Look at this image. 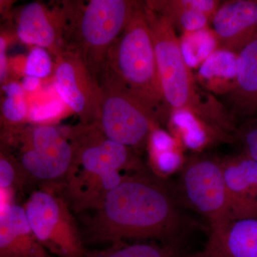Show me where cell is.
Returning <instances> with one entry per match:
<instances>
[{"label": "cell", "mask_w": 257, "mask_h": 257, "mask_svg": "<svg viewBox=\"0 0 257 257\" xmlns=\"http://www.w3.org/2000/svg\"><path fill=\"white\" fill-rule=\"evenodd\" d=\"M84 224L87 242L152 240L181 244L187 221L164 177L145 168L125 175Z\"/></svg>", "instance_id": "6da1fadb"}, {"label": "cell", "mask_w": 257, "mask_h": 257, "mask_svg": "<svg viewBox=\"0 0 257 257\" xmlns=\"http://www.w3.org/2000/svg\"><path fill=\"white\" fill-rule=\"evenodd\" d=\"M74 156L59 194L74 214L96 211L124 178L121 171L147 168L135 150L104 136L99 125L76 133Z\"/></svg>", "instance_id": "7a4b0ae2"}, {"label": "cell", "mask_w": 257, "mask_h": 257, "mask_svg": "<svg viewBox=\"0 0 257 257\" xmlns=\"http://www.w3.org/2000/svg\"><path fill=\"white\" fill-rule=\"evenodd\" d=\"M150 29L164 99L174 111H185L225 136L234 139L237 123L226 106L199 89L186 62L180 40L168 20L143 3Z\"/></svg>", "instance_id": "3957f363"}, {"label": "cell", "mask_w": 257, "mask_h": 257, "mask_svg": "<svg viewBox=\"0 0 257 257\" xmlns=\"http://www.w3.org/2000/svg\"><path fill=\"white\" fill-rule=\"evenodd\" d=\"M98 71L101 74V88L130 93L151 108L162 119L167 117L161 112L167 104L143 3L108 50Z\"/></svg>", "instance_id": "277c9868"}, {"label": "cell", "mask_w": 257, "mask_h": 257, "mask_svg": "<svg viewBox=\"0 0 257 257\" xmlns=\"http://www.w3.org/2000/svg\"><path fill=\"white\" fill-rule=\"evenodd\" d=\"M140 4L128 0H91L77 13L69 10L70 23L66 32L74 34L77 45L70 52L80 56L96 74Z\"/></svg>", "instance_id": "5b68a950"}, {"label": "cell", "mask_w": 257, "mask_h": 257, "mask_svg": "<svg viewBox=\"0 0 257 257\" xmlns=\"http://www.w3.org/2000/svg\"><path fill=\"white\" fill-rule=\"evenodd\" d=\"M5 140L18 148L17 157L12 156L33 183L60 193L74 156L73 145L60 130L41 125L23 132L13 130Z\"/></svg>", "instance_id": "8992f818"}, {"label": "cell", "mask_w": 257, "mask_h": 257, "mask_svg": "<svg viewBox=\"0 0 257 257\" xmlns=\"http://www.w3.org/2000/svg\"><path fill=\"white\" fill-rule=\"evenodd\" d=\"M180 188L189 207L209 222L210 236H219L235 220L221 162L204 157L191 159L182 167Z\"/></svg>", "instance_id": "52a82bcc"}, {"label": "cell", "mask_w": 257, "mask_h": 257, "mask_svg": "<svg viewBox=\"0 0 257 257\" xmlns=\"http://www.w3.org/2000/svg\"><path fill=\"white\" fill-rule=\"evenodd\" d=\"M32 231L43 247L57 257H85L83 237L72 211L55 191H33L24 204Z\"/></svg>", "instance_id": "ba28073f"}, {"label": "cell", "mask_w": 257, "mask_h": 257, "mask_svg": "<svg viewBox=\"0 0 257 257\" xmlns=\"http://www.w3.org/2000/svg\"><path fill=\"white\" fill-rule=\"evenodd\" d=\"M102 89L99 126L104 136L133 150L148 144L162 117L130 93Z\"/></svg>", "instance_id": "9c48e42d"}, {"label": "cell", "mask_w": 257, "mask_h": 257, "mask_svg": "<svg viewBox=\"0 0 257 257\" xmlns=\"http://www.w3.org/2000/svg\"><path fill=\"white\" fill-rule=\"evenodd\" d=\"M54 84L61 100L84 122L97 121L102 89L92 69L75 52L57 56Z\"/></svg>", "instance_id": "30bf717a"}, {"label": "cell", "mask_w": 257, "mask_h": 257, "mask_svg": "<svg viewBox=\"0 0 257 257\" xmlns=\"http://www.w3.org/2000/svg\"><path fill=\"white\" fill-rule=\"evenodd\" d=\"M211 23L218 50L238 55L257 38V0L221 3Z\"/></svg>", "instance_id": "8fae6325"}, {"label": "cell", "mask_w": 257, "mask_h": 257, "mask_svg": "<svg viewBox=\"0 0 257 257\" xmlns=\"http://www.w3.org/2000/svg\"><path fill=\"white\" fill-rule=\"evenodd\" d=\"M65 9L51 11L46 5L33 2L20 12L17 33L22 42L47 48L57 56L62 54V37L67 25Z\"/></svg>", "instance_id": "7c38bea8"}, {"label": "cell", "mask_w": 257, "mask_h": 257, "mask_svg": "<svg viewBox=\"0 0 257 257\" xmlns=\"http://www.w3.org/2000/svg\"><path fill=\"white\" fill-rule=\"evenodd\" d=\"M223 95L236 123L257 114V38L238 54L235 82Z\"/></svg>", "instance_id": "4fadbf2b"}, {"label": "cell", "mask_w": 257, "mask_h": 257, "mask_svg": "<svg viewBox=\"0 0 257 257\" xmlns=\"http://www.w3.org/2000/svg\"><path fill=\"white\" fill-rule=\"evenodd\" d=\"M0 257H50L32 231L23 206H1Z\"/></svg>", "instance_id": "5bb4252c"}, {"label": "cell", "mask_w": 257, "mask_h": 257, "mask_svg": "<svg viewBox=\"0 0 257 257\" xmlns=\"http://www.w3.org/2000/svg\"><path fill=\"white\" fill-rule=\"evenodd\" d=\"M235 209V220L257 216V162L244 154L221 162Z\"/></svg>", "instance_id": "9a60e30c"}, {"label": "cell", "mask_w": 257, "mask_h": 257, "mask_svg": "<svg viewBox=\"0 0 257 257\" xmlns=\"http://www.w3.org/2000/svg\"><path fill=\"white\" fill-rule=\"evenodd\" d=\"M218 0H158L147 1V7L168 20L184 33L208 28L218 8Z\"/></svg>", "instance_id": "2e32d148"}, {"label": "cell", "mask_w": 257, "mask_h": 257, "mask_svg": "<svg viewBox=\"0 0 257 257\" xmlns=\"http://www.w3.org/2000/svg\"><path fill=\"white\" fill-rule=\"evenodd\" d=\"M207 246L224 257H257V216L231 221Z\"/></svg>", "instance_id": "e0dca14e"}, {"label": "cell", "mask_w": 257, "mask_h": 257, "mask_svg": "<svg viewBox=\"0 0 257 257\" xmlns=\"http://www.w3.org/2000/svg\"><path fill=\"white\" fill-rule=\"evenodd\" d=\"M174 128L179 133L186 147L191 150L204 148L213 138L224 141H232V139L218 133L195 115L185 111H174L170 116Z\"/></svg>", "instance_id": "ac0fdd59"}, {"label": "cell", "mask_w": 257, "mask_h": 257, "mask_svg": "<svg viewBox=\"0 0 257 257\" xmlns=\"http://www.w3.org/2000/svg\"><path fill=\"white\" fill-rule=\"evenodd\" d=\"M85 257H188L181 244L143 242H119L103 250H87Z\"/></svg>", "instance_id": "d6986e66"}, {"label": "cell", "mask_w": 257, "mask_h": 257, "mask_svg": "<svg viewBox=\"0 0 257 257\" xmlns=\"http://www.w3.org/2000/svg\"><path fill=\"white\" fill-rule=\"evenodd\" d=\"M32 182L18 160L9 153L1 152L0 156V189L2 204L10 203V198L18 191Z\"/></svg>", "instance_id": "ffe728a7"}, {"label": "cell", "mask_w": 257, "mask_h": 257, "mask_svg": "<svg viewBox=\"0 0 257 257\" xmlns=\"http://www.w3.org/2000/svg\"><path fill=\"white\" fill-rule=\"evenodd\" d=\"M181 47L186 62L189 67H196L204 62L208 57L218 50V43L213 31L199 30L184 33Z\"/></svg>", "instance_id": "44dd1931"}, {"label": "cell", "mask_w": 257, "mask_h": 257, "mask_svg": "<svg viewBox=\"0 0 257 257\" xmlns=\"http://www.w3.org/2000/svg\"><path fill=\"white\" fill-rule=\"evenodd\" d=\"M237 55L226 51L217 50L203 62L200 69L202 78L231 80L234 83L236 75Z\"/></svg>", "instance_id": "7402d4cb"}, {"label": "cell", "mask_w": 257, "mask_h": 257, "mask_svg": "<svg viewBox=\"0 0 257 257\" xmlns=\"http://www.w3.org/2000/svg\"><path fill=\"white\" fill-rule=\"evenodd\" d=\"M6 94L3 105V113L8 122L17 124L28 116V108L25 90L22 84L10 82L3 87Z\"/></svg>", "instance_id": "603a6c76"}, {"label": "cell", "mask_w": 257, "mask_h": 257, "mask_svg": "<svg viewBox=\"0 0 257 257\" xmlns=\"http://www.w3.org/2000/svg\"><path fill=\"white\" fill-rule=\"evenodd\" d=\"M235 140L243 147V154L257 162V114L238 125Z\"/></svg>", "instance_id": "cb8c5ba5"}, {"label": "cell", "mask_w": 257, "mask_h": 257, "mask_svg": "<svg viewBox=\"0 0 257 257\" xmlns=\"http://www.w3.org/2000/svg\"><path fill=\"white\" fill-rule=\"evenodd\" d=\"M52 69V60L45 49L35 47L30 50L25 67V73L27 76L45 78L50 75Z\"/></svg>", "instance_id": "d4e9b609"}, {"label": "cell", "mask_w": 257, "mask_h": 257, "mask_svg": "<svg viewBox=\"0 0 257 257\" xmlns=\"http://www.w3.org/2000/svg\"><path fill=\"white\" fill-rule=\"evenodd\" d=\"M64 104L62 100H53L32 106L29 109V119L33 122L40 123L55 119L62 114Z\"/></svg>", "instance_id": "484cf974"}, {"label": "cell", "mask_w": 257, "mask_h": 257, "mask_svg": "<svg viewBox=\"0 0 257 257\" xmlns=\"http://www.w3.org/2000/svg\"><path fill=\"white\" fill-rule=\"evenodd\" d=\"M7 43L3 37H0V80L5 81L8 74V60L6 56Z\"/></svg>", "instance_id": "4316f807"}, {"label": "cell", "mask_w": 257, "mask_h": 257, "mask_svg": "<svg viewBox=\"0 0 257 257\" xmlns=\"http://www.w3.org/2000/svg\"><path fill=\"white\" fill-rule=\"evenodd\" d=\"M40 84V79L37 77H29L27 76L23 79L22 86H23L24 90L28 92H33L36 90Z\"/></svg>", "instance_id": "83f0119b"}, {"label": "cell", "mask_w": 257, "mask_h": 257, "mask_svg": "<svg viewBox=\"0 0 257 257\" xmlns=\"http://www.w3.org/2000/svg\"><path fill=\"white\" fill-rule=\"evenodd\" d=\"M198 257H224L222 255H221L220 253H218L217 251H216L215 250L212 249V248L208 247H206L205 250H204V252L200 255V256Z\"/></svg>", "instance_id": "f1b7e54d"}]
</instances>
